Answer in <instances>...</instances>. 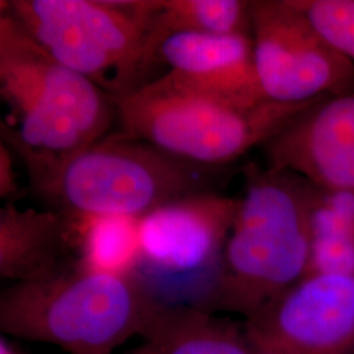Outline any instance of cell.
Masks as SVG:
<instances>
[{"mask_svg":"<svg viewBox=\"0 0 354 354\" xmlns=\"http://www.w3.org/2000/svg\"><path fill=\"white\" fill-rule=\"evenodd\" d=\"M1 142L45 197L79 153L108 136L117 102L86 76L55 61L7 13L0 12Z\"/></svg>","mask_w":354,"mask_h":354,"instance_id":"1","label":"cell"},{"mask_svg":"<svg viewBox=\"0 0 354 354\" xmlns=\"http://www.w3.org/2000/svg\"><path fill=\"white\" fill-rule=\"evenodd\" d=\"M315 187L288 171L250 165L214 286L198 308L251 317L306 277Z\"/></svg>","mask_w":354,"mask_h":354,"instance_id":"2","label":"cell"},{"mask_svg":"<svg viewBox=\"0 0 354 354\" xmlns=\"http://www.w3.org/2000/svg\"><path fill=\"white\" fill-rule=\"evenodd\" d=\"M319 100L243 102L167 73L118 100L117 117L130 137L190 165L223 169Z\"/></svg>","mask_w":354,"mask_h":354,"instance_id":"3","label":"cell"},{"mask_svg":"<svg viewBox=\"0 0 354 354\" xmlns=\"http://www.w3.org/2000/svg\"><path fill=\"white\" fill-rule=\"evenodd\" d=\"M158 301L134 274L74 266L51 279L12 283L0 295L3 335L70 354H112L142 336Z\"/></svg>","mask_w":354,"mask_h":354,"instance_id":"4","label":"cell"},{"mask_svg":"<svg viewBox=\"0 0 354 354\" xmlns=\"http://www.w3.org/2000/svg\"><path fill=\"white\" fill-rule=\"evenodd\" d=\"M153 0H7V13L59 64L115 102L147 83Z\"/></svg>","mask_w":354,"mask_h":354,"instance_id":"5","label":"cell"},{"mask_svg":"<svg viewBox=\"0 0 354 354\" xmlns=\"http://www.w3.org/2000/svg\"><path fill=\"white\" fill-rule=\"evenodd\" d=\"M221 171L190 165L122 131L74 158L44 200L67 216L140 221L168 203L214 192Z\"/></svg>","mask_w":354,"mask_h":354,"instance_id":"6","label":"cell"},{"mask_svg":"<svg viewBox=\"0 0 354 354\" xmlns=\"http://www.w3.org/2000/svg\"><path fill=\"white\" fill-rule=\"evenodd\" d=\"M236 209L238 200L214 190L177 200L140 218L134 276L158 301L162 289L196 285L194 307H198L214 286Z\"/></svg>","mask_w":354,"mask_h":354,"instance_id":"7","label":"cell"},{"mask_svg":"<svg viewBox=\"0 0 354 354\" xmlns=\"http://www.w3.org/2000/svg\"><path fill=\"white\" fill-rule=\"evenodd\" d=\"M253 58L268 100L302 104L354 92V62L330 48L291 0H251Z\"/></svg>","mask_w":354,"mask_h":354,"instance_id":"8","label":"cell"},{"mask_svg":"<svg viewBox=\"0 0 354 354\" xmlns=\"http://www.w3.org/2000/svg\"><path fill=\"white\" fill-rule=\"evenodd\" d=\"M243 328L252 354H354V277L306 276Z\"/></svg>","mask_w":354,"mask_h":354,"instance_id":"9","label":"cell"},{"mask_svg":"<svg viewBox=\"0 0 354 354\" xmlns=\"http://www.w3.org/2000/svg\"><path fill=\"white\" fill-rule=\"evenodd\" d=\"M261 150L269 168L320 189L354 190V92L315 102Z\"/></svg>","mask_w":354,"mask_h":354,"instance_id":"10","label":"cell"},{"mask_svg":"<svg viewBox=\"0 0 354 354\" xmlns=\"http://www.w3.org/2000/svg\"><path fill=\"white\" fill-rule=\"evenodd\" d=\"M156 62L201 88L243 102L268 100L256 74L252 36L178 33L159 46Z\"/></svg>","mask_w":354,"mask_h":354,"instance_id":"11","label":"cell"},{"mask_svg":"<svg viewBox=\"0 0 354 354\" xmlns=\"http://www.w3.org/2000/svg\"><path fill=\"white\" fill-rule=\"evenodd\" d=\"M73 225L58 210L0 209V277L13 283L55 277L74 268L70 261Z\"/></svg>","mask_w":354,"mask_h":354,"instance_id":"12","label":"cell"},{"mask_svg":"<svg viewBox=\"0 0 354 354\" xmlns=\"http://www.w3.org/2000/svg\"><path fill=\"white\" fill-rule=\"evenodd\" d=\"M142 337L151 354H252L243 326L189 304L159 302Z\"/></svg>","mask_w":354,"mask_h":354,"instance_id":"13","label":"cell"},{"mask_svg":"<svg viewBox=\"0 0 354 354\" xmlns=\"http://www.w3.org/2000/svg\"><path fill=\"white\" fill-rule=\"evenodd\" d=\"M178 33L252 36L250 1L243 0H153L146 36L149 74L159 46Z\"/></svg>","mask_w":354,"mask_h":354,"instance_id":"14","label":"cell"},{"mask_svg":"<svg viewBox=\"0 0 354 354\" xmlns=\"http://www.w3.org/2000/svg\"><path fill=\"white\" fill-rule=\"evenodd\" d=\"M306 276L354 277V190L314 189Z\"/></svg>","mask_w":354,"mask_h":354,"instance_id":"15","label":"cell"},{"mask_svg":"<svg viewBox=\"0 0 354 354\" xmlns=\"http://www.w3.org/2000/svg\"><path fill=\"white\" fill-rule=\"evenodd\" d=\"M79 235L77 266L104 273L134 274L138 259L137 221L92 218Z\"/></svg>","mask_w":354,"mask_h":354,"instance_id":"16","label":"cell"},{"mask_svg":"<svg viewBox=\"0 0 354 354\" xmlns=\"http://www.w3.org/2000/svg\"><path fill=\"white\" fill-rule=\"evenodd\" d=\"M330 48L354 62V0H291Z\"/></svg>","mask_w":354,"mask_h":354,"instance_id":"17","label":"cell"},{"mask_svg":"<svg viewBox=\"0 0 354 354\" xmlns=\"http://www.w3.org/2000/svg\"><path fill=\"white\" fill-rule=\"evenodd\" d=\"M15 160L16 155L12 150L4 142H0V198L6 203H12L20 194Z\"/></svg>","mask_w":354,"mask_h":354,"instance_id":"18","label":"cell"},{"mask_svg":"<svg viewBox=\"0 0 354 354\" xmlns=\"http://www.w3.org/2000/svg\"><path fill=\"white\" fill-rule=\"evenodd\" d=\"M0 354H23V352H20L4 336H1V339H0Z\"/></svg>","mask_w":354,"mask_h":354,"instance_id":"19","label":"cell"},{"mask_svg":"<svg viewBox=\"0 0 354 354\" xmlns=\"http://www.w3.org/2000/svg\"><path fill=\"white\" fill-rule=\"evenodd\" d=\"M127 354H151L150 353V351L147 349V346L143 344V345H140L138 348H136V349H133L131 352H129Z\"/></svg>","mask_w":354,"mask_h":354,"instance_id":"20","label":"cell"}]
</instances>
